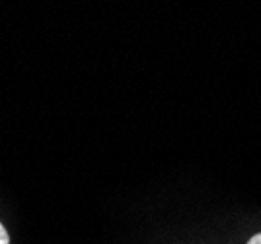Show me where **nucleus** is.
I'll list each match as a JSON object with an SVG mask.
<instances>
[{
	"label": "nucleus",
	"mask_w": 261,
	"mask_h": 244,
	"mask_svg": "<svg viewBox=\"0 0 261 244\" xmlns=\"http://www.w3.org/2000/svg\"><path fill=\"white\" fill-rule=\"evenodd\" d=\"M248 244H261V233L253 234L250 240H248Z\"/></svg>",
	"instance_id": "obj_2"
},
{
	"label": "nucleus",
	"mask_w": 261,
	"mask_h": 244,
	"mask_svg": "<svg viewBox=\"0 0 261 244\" xmlns=\"http://www.w3.org/2000/svg\"><path fill=\"white\" fill-rule=\"evenodd\" d=\"M0 244H10V236L6 233V229L2 227V223H0Z\"/></svg>",
	"instance_id": "obj_1"
}]
</instances>
